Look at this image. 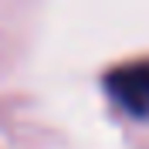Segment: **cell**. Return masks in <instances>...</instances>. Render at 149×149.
Returning a JSON list of instances; mask_svg holds the SVG:
<instances>
[{
  "label": "cell",
  "instance_id": "obj_1",
  "mask_svg": "<svg viewBox=\"0 0 149 149\" xmlns=\"http://www.w3.org/2000/svg\"><path fill=\"white\" fill-rule=\"evenodd\" d=\"M109 95L122 109L136 115V119H149V61H136V65H122L105 78Z\"/></svg>",
  "mask_w": 149,
  "mask_h": 149
}]
</instances>
